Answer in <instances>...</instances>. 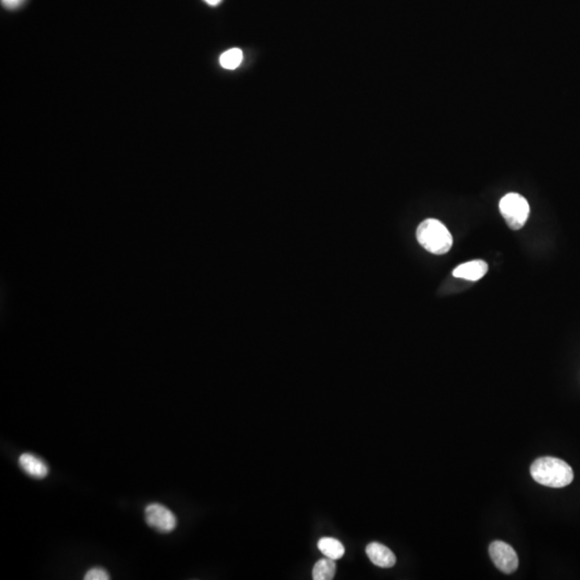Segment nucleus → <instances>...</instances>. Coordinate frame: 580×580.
<instances>
[{
    "instance_id": "12",
    "label": "nucleus",
    "mask_w": 580,
    "mask_h": 580,
    "mask_svg": "<svg viewBox=\"0 0 580 580\" xmlns=\"http://www.w3.org/2000/svg\"><path fill=\"white\" fill-rule=\"evenodd\" d=\"M110 575L106 569L102 567H94L87 571L84 576V580H109Z\"/></svg>"
},
{
    "instance_id": "4",
    "label": "nucleus",
    "mask_w": 580,
    "mask_h": 580,
    "mask_svg": "<svg viewBox=\"0 0 580 580\" xmlns=\"http://www.w3.org/2000/svg\"><path fill=\"white\" fill-rule=\"evenodd\" d=\"M144 515L147 524L162 533H170L176 530L178 524L176 515L162 504H150L147 506Z\"/></svg>"
},
{
    "instance_id": "6",
    "label": "nucleus",
    "mask_w": 580,
    "mask_h": 580,
    "mask_svg": "<svg viewBox=\"0 0 580 580\" xmlns=\"http://www.w3.org/2000/svg\"><path fill=\"white\" fill-rule=\"evenodd\" d=\"M365 551H367L368 557H369L371 562L375 564L376 567L389 569V567H392L396 564V555L385 545L376 542L371 543V544L368 545Z\"/></svg>"
},
{
    "instance_id": "11",
    "label": "nucleus",
    "mask_w": 580,
    "mask_h": 580,
    "mask_svg": "<svg viewBox=\"0 0 580 580\" xmlns=\"http://www.w3.org/2000/svg\"><path fill=\"white\" fill-rule=\"evenodd\" d=\"M242 59H243V53L240 49L234 47V49L226 51L225 53L221 55L219 63H221L222 67L225 68V69L234 70L240 66Z\"/></svg>"
},
{
    "instance_id": "3",
    "label": "nucleus",
    "mask_w": 580,
    "mask_h": 580,
    "mask_svg": "<svg viewBox=\"0 0 580 580\" xmlns=\"http://www.w3.org/2000/svg\"><path fill=\"white\" fill-rule=\"evenodd\" d=\"M500 212L511 229L519 230L528 221L530 205L519 193H507L500 201Z\"/></svg>"
},
{
    "instance_id": "5",
    "label": "nucleus",
    "mask_w": 580,
    "mask_h": 580,
    "mask_svg": "<svg viewBox=\"0 0 580 580\" xmlns=\"http://www.w3.org/2000/svg\"><path fill=\"white\" fill-rule=\"evenodd\" d=\"M489 553L495 567L505 574H512L518 569V555L509 544L495 540L489 547Z\"/></svg>"
},
{
    "instance_id": "13",
    "label": "nucleus",
    "mask_w": 580,
    "mask_h": 580,
    "mask_svg": "<svg viewBox=\"0 0 580 580\" xmlns=\"http://www.w3.org/2000/svg\"><path fill=\"white\" fill-rule=\"evenodd\" d=\"M25 1L26 0H1V4L7 9L14 10L20 8Z\"/></svg>"
},
{
    "instance_id": "1",
    "label": "nucleus",
    "mask_w": 580,
    "mask_h": 580,
    "mask_svg": "<svg viewBox=\"0 0 580 580\" xmlns=\"http://www.w3.org/2000/svg\"><path fill=\"white\" fill-rule=\"evenodd\" d=\"M531 475L536 483L550 488H563L573 481L571 466L561 459L544 457L531 466Z\"/></svg>"
},
{
    "instance_id": "8",
    "label": "nucleus",
    "mask_w": 580,
    "mask_h": 580,
    "mask_svg": "<svg viewBox=\"0 0 580 580\" xmlns=\"http://www.w3.org/2000/svg\"><path fill=\"white\" fill-rule=\"evenodd\" d=\"M18 464L26 474L34 478L42 479L49 474V468L42 459L32 454H20Z\"/></svg>"
},
{
    "instance_id": "7",
    "label": "nucleus",
    "mask_w": 580,
    "mask_h": 580,
    "mask_svg": "<svg viewBox=\"0 0 580 580\" xmlns=\"http://www.w3.org/2000/svg\"><path fill=\"white\" fill-rule=\"evenodd\" d=\"M488 265L483 260H472L462 263L454 269V277L466 279V281L476 282L485 277L488 272Z\"/></svg>"
},
{
    "instance_id": "2",
    "label": "nucleus",
    "mask_w": 580,
    "mask_h": 580,
    "mask_svg": "<svg viewBox=\"0 0 580 580\" xmlns=\"http://www.w3.org/2000/svg\"><path fill=\"white\" fill-rule=\"evenodd\" d=\"M416 238L425 250L434 255L446 254L452 246V234L437 219L423 221L417 228Z\"/></svg>"
},
{
    "instance_id": "9",
    "label": "nucleus",
    "mask_w": 580,
    "mask_h": 580,
    "mask_svg": "<svg viewBox=\"0 0 580 580\" xmlns=\"http://www.w3.org/2000/svg\"><path fill=\"white\" fill-rule=\"evenodd\" d=\"M318 549L326 555L327 558L337 560L342 558L345 553V548L340 540L332 538H322L318 542Z\"/></svg>"
},
{
    "instance_id": "14",
    "label": "nucleus",
    "mask_w": 580,
    "mask_h": 580,
    "mask_svg": "<svg viewBox=\"0 0 580 580\" xmlns=\"http://www.w3.org/2000/svg\"><path fill=\"white\" fill-rule=\"evenodd\" d=\"M205 1L210 6H217L222 3V0H205Z\"/></svg>"
},
{
    "instance_id": "10",
    "label": "nucleus",
    "mask_w": 580,
    "mask_h": 580,
    "mask_svg": "<svg viewBox=\"0 0 580 580\" xmlns=\"http://www.w3.org/2000/svg\"><path fill=\"white\" fill-rule=\"evenodd\" d=\"M334 561L330 558L322 559V560L318 561L314 569H313V579H333L335 571H337V565H335Z\"/></svg>"
}]
</instances>
